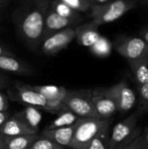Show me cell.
Wrapping results in <instances>:
<instances>
[{
	"mask_svg": "<svg viewBox=\"0 0 148 149\" xmlns=\"http://www.w3.org/2000/svg\"><path fill=\"white\" fill-rule=\"evenodd\" d=\"M108 133L109 131L97 135L85 149H107L109 140Z\"/></svg>",
	"mask_w": 148,
	"mask_h": 149,
	"instance_id": "obj_26",
	"label": "cell"
},
{
	"mask_svg": "<svg viewBox=\"0 0 148 149\" xmlns=\"http://www.w3.org/2000/svg\"><path fill=\"white\" fill-rule=\"evenodd\" d=\"M98 28L99 27L95 25L92 21L90 23L79 26L75 29V38H77V41L79 45L90 48L98 41V39L101 36L98 31Z\"/></svg>",
	"mask_w": 148,
	"mask_h": 149,
	"instance_id": "obj_14",
	"label": "cell"
},
{
	"mask_svg": "<svg viewBox=\"0 0 148 149\" xmlns=\"http://www.w3.org/2000/svg\"><path fill=\"white\" fill-rule=\"evenodd\" d=\"M29 149H65V147L43 137H38Z\"/></svg>",
	"mask_w": 148,
	"mask_h": 149,
	"instance_id": "obj_25",
	"label": "cell"
},
{
	"mask_svg": "<svg viewBox=\"0 0 148 149\" xmlns=\"http://www.w3.org/2000/svg\"><path fill=\"white\" fill-rule=\"evenodd\" d=\"M49 7V0H37L18 19L20 35L31 47H38L44 39V19Z\"/></svg>",
	"mask_w": 148,
	"mask_h": 149,
	"instance_id": "obj_1",
	"label": "cell"
},
{
	"mask_svg": "<svg viewBox=\"0 0 148 149\" xmlns=\"http://www.w3.org/2000/svg\"><path fill=\"white\" fill-rule=\"evenodd\" d=\"M38 131L31 128L20 117L18 113L10 116L4 124L0 127V134L3 136H17L25 134H34Z\"/></svg>",
	"mask_w": 148,
	"mask_h": 149,
	"instance_id": "obj_10",
	"label": "cell"
},
{
	"mask_svg": "<svg viewBox=\"0 0 148 149\" xmlns=\"http://www.w3.org/2000/svg\"><path fill=\"white\" fill-rule=\"evenodd\" d=\"M75 37L76 32L73 28H66L54 32L42 41L40 45L41 50L44 54L53 56L65 50L72 42Z\"/></svg>",
	"mask_w": 148,
	"mask_h": 149,
	"instance_id": "obj_7",
	"label": "cell"
},
{
	"mask_svg": "<svg viewBox=\"0 0 148 149\" xmlns=\"http://www.w3.org/2000/svg\"><path fill=\"white\" fill-rule=\"evenodd\" d=\"M51 9H52L56 13H58V15L67 17V18H72L74 20H79V12L74 10L73 9H72L71 7H69L67 4H65V3H63L61 0H54L51 3Z\"/></svg>",
	"mask_w": 148,
	"mask_h": 149,
	"instance_id": "obj_22",
	"label": "cell"
},
{
	"mask_svg": "<svg viewBox=\"0 0 148 149\" xmlns=\"http://www.w3.org/2000/svg\"><path fill=\"white\" fill-rule=\"evenodd\" d=\"M138 108L135 114L138 116V118H140L148 112V82L138 87Z\"/></svg>",
	"mask_w": 148,
	"mask_h": 149,
	"instance_id": "obj_23",
	"label": "cell"
},
{
	"mask_svg": "<svg viewBox=\"0 0 148 149\" xmlns=\"http://www.w3.org/2000/svg\"><path fill=\"white\" fill-rule=\"evenodd\" d=\"M44 111L51 113H60L65 110H68L64 101H47Z\"/></svg>",
	"mask_w": 148,
	"mask_h": 149,
	"instance_id": "obj_27",
	"label": "cell"
},
{
	"mask_svg": "<svg viewBox=\"0 0 148 149\" xmlns=\"http://www.w3.org/2000/svg\"><path fill=\"white\" fill-rule=\"evenodd\" d=\"M0 149H4V138L0 134Z\"/></svg>",
	"mask_w": 148,
	"mask_h": 149,
	"instance_id": "obj_35",
	"label": "cell"
},
{
	"mask_svg": "<svg viewBox=\"0 0 148 149\" xmlns=\"http://www.w3.org/2000/svg\"><path fill=\"white\" fill-rule=\"evenodd\" d=\"M5 84H6V80H5V79H3V77H1V76H0V90H1L3 87H4Z\"/></svg>",
	"mask_w": 148,
	"mask_h": 149,
	"instance_id": "obj_36",
	"label": "cell"
},
{
	"mask_svg": "<svg viewBox=\"0 0 148 149\" xmlns=\"http://www.w3.org/2000/svg\"><path fill=\"white\" fill-rule=\"evenodd\" d=\"M77 20L67 18V17L58 15L52 9H51V7H49V9L46 11L45 19H44V39L54 32L65 30L66 28H71V26Z\"/></svg>",
	"mask_w": 148,
	"mask_h": 149,
	"instance_id": "obj_12",
	"label": "cell"
},
{
	"mask_svg": "<svg viewBox=\"0 0 148 149\" xmlns=\"http://www.w3.org/2000/svg\"><path fill=\"white\" fill-rule=\"evenodd\" d=\"M38 93H39L47 101H64L67 89L64 86L54 85L31 86Z\"/></svg>",
	"mask_w": 148,
	"mask_h": 149,
	"instance_id": "obj_16",
	"label": "cell"
},
{
	"mask_svg": "<svg viewBox=\"0 0 148 149\" xmlns=\"http://www.w3.org/2000/svg\"><path fill=\"white\" fill-rule=\"evenodd\" d=\"M16 90L17 97L22 103L37 108H41L43 110L45 107L47 100L31 86L18 83L16 85Z\"/></svg>",
	"mask_w": 148,
	"mask_h": 149,
	"instance_id": "obj_11",
	"label": "cell"
},
{
	"mask_svg": "<svg viewBox=\"0 0 148 149\" xmlns=\"http://www.w3.org/2000/svg\"><path fill=\"white\" fill-rule=\"evenodd\" d=\"M139 4L138 0H113L105 4H94L90 10L92 22L98 27L113 23Z\"/></svg>",
	"mask_w": 148,
	"mask_h": 149,
	"instance_id": "obj_3",
	"label": "cell"
},
{
	"mask_svg": "<svg viewBox=\"0 0 148 149\" xmlns=\"http://www.w3.org/2000/svg\"><path fill=\"white\" fill-rule=\"evenodd\" d=\"M141 141H142V135L140 134L135 141H133L130 145H128L127 147L123 149H140L141 145Z\"/></svg>",
	"mask_w": 148,
	"mask_h": 149,
	"instance_id": "obj_30",
	"label": "cell"
},
{
	"mask_svg": "<svg viewBox=\"0 0 148 149\" xmlns=\"http://www.w3.org/2000/svg\"><path fill=\"white\" fill-rule=\"evenodd\" d=\"M141 135H142V141L140 149H148V127L145 128V130H142Z\"/></svg>",
	"mask_w": 148,
	"mask_h": 149,
	"instance_id": "obj_29",
	"label": "cell"
},
{
	"mask_svg": "<svg viewBox=\"0 0 148 149\" xmlns=\"http://www.w3.org/2000/svg\"><path fill=\"white\" fill-rule=\"evenodd\" d=\"M79 118L74 114L70 110H65L58 113V117L45 128V129H54L58 127H65L75 124Z\"/></svg>",
	"mask_w": 148,
	"mask_h": 149,
	"instance_id": "obj_20",
	"label": "cell"
},
{
	"mask_svg": "<svg viewBox=\"0 0 148 149\" xmlns=\"http://www.w3.org/2000/svg\"><path fill=\"white\" fill-rule=\"evenodd\" d=\"M138 2L140 4H144L148 6V0H138Z\"/></svg>",
	"mask_w": 148,
	"mask_h": 149,
	"instance_id": "obj_37",
	"label": "cell"
},
{
	"mask_svg": "<svg viewBox=\"0 0 148 149\" xmlns=\"http://www.w3.org/2000/svg\"><path fill=\"white\" fill-rule=\"evenodd\" d=\"M138 119L133 113L120 121L109 136L107 149H123L135 141L142 133V128L138 126Z\"/></svg>",
	"mask_w": 148,
	"mask_h": 149,
	"instance_id": "obj_4",
	"label": "cell"
},
{
	"mask_svg": "<svg viewBox=\"0 0 148 149\" xmlns=\"http://www.w3.org/2000/svg\"><path fill=\"white\" fill-rule=\"evenodd\" d=\"M92 100L101 119H110L118 112L117 104L109 93L108 87H96L92 90Z\"/></svg>",
	"mask_w": 148,
	"mask_h": 149,
	"instance_id": "obj_9",
	"label": "cell"
},
{
	"mask_svg": "<svg viewBox=\"0 0 148 149\" xmlns=\"http://www.w3.org/2000/svg\"><path fill=\"white\" fill-rule=\"evenodd\" d=\"M111 123L110 119L79 118L76 122L72 141L69 148L85 149L97 135L108 132Z\"/></svg>",
	"mask_w": 148,
	"mask_h": 149,
	"instance_id": "obj_2",
	"label": "cell"
},
{
	"mask_svg": "<svg viewBox=\"0 0 148 149\" xmlns=\"http://www.w3.org/2000/svg\"><path fill=\"white\" fill-rule=\"evenodd\" d=\"M75 127H76V123L72 126H68L65 127H58V128H54V129H44L42 134L40 135V137L49 139L63 147L69 148L72 141Z\"/></svg>",
	"mask_w": 148,
	"mask_h": 149,
	"instance_id": "obj_13",
	"label": "cell"
},
{
	"mask_svg": "<svg viewBox=\"0 0 148 149\" xmlns=\"http://www.w3.org/2000/svg\"><path fill=\"white\" fill-rule=\"evenodd\" d=\"M17 113L31 128L36 131L38 130V125L42 120V115L37 107L26 106V107L22 112Z\"/></svg>",
	"mask_w": 148,
	"mask_h": 149,
	"instance_id": "obj_19",
	"label": "cell"
},
{
	"mask_svg": "<svg viewBox=\"0 0 148 149\" xmlns=\"http://www.w3.org/2000/svg\"><path fill=\"white\" fill-rule=\"evenodd\" d=\"M140 37L142 38L148 44V26L143 27L140 31Z\"/></svg>",
	"mask_w": 148,
	"mask_h": 149,
	"instance_id": "obj_32",
	"label": "cell"
},
{
	"mask_svg": "<svg viewBox=\"0 0 148 149\" xmlns=\"http://www.w3.org/2000/svg\"><path fill=\"white\" fill-rule=\"evenodd\" d=\"M108 90L117 104L118 112L121 114L126 113L134 107L137 100L136 93L125 79L108 87Z\"/></svg>",
	"mask_w": 148,
	"mask_h": 149,
	"instance_id": "obj_8",
	"label": "cell"
},
{
	"mask_svg": "<svg viewBox=\"0 0 148 149\" xmlns=\"http://www.w3.org/2000/svg\"><path fill=\"white\" fill-rule=\"evenodd\" d=\"M64 103L79 118H99L92 100V89L67 91Z\"/></svg>",
	"mask_w": 148,
	"mask_h": 149,
	"instance_id": "obj_6",
	"label": "cell"
},
{
	"mask_svg": "<svg viewBox=\"0 0 148 149\" xmlns=\"http://www.w3.org/2000/svg\"><path fill=\"white\" fill-rule=\"evenodd\" d=\"M10 113L8 111L5 112H0V127L4 124V122L8 120V118L10 117Z\"/></svg>",
	"mask_w": 148,
	"mask_h": 149,
	"instance_id": "obj_31",
	"label": "cell"
},
{
	"mask_svg": "<svg viewBox=\"0 0 148 149\" xmlns=\"http://www.w3.org/2000/svg\"><path fill=\"white\" fill-rule=\"evenodd\" d=\"M131 72L138 87L148 82V58L128 62Z\"/></svg>",
	"mask_w": 148,
	"mask_h": 149,
	"instance_id": "obj_18",
	"label": "cell"
},
{
	"mask_svg": "<svg viewBox=\"0 0 148 149\" xmlns=\"http://www.w3.org/2000/svg\"><path fill=\"white\" fill-rule=\"evenodd\" d=\"M9 101L7 97L0 91V112H5L8 110Z\"/></svg>",
	"mask_w": 148,
	"mask_h": 149,
	"instance_id": "obj_28",
	"label": "cell"
},
{
	"mask_svg": "<svg viewBox=\"0 0 148 149\" xmlns=\"http://www.w3.org/2000/svg\"><path fill=\"white\" fill-rule=\"evenodd\" d=\"M113 47L127 62L148 58V44L140 37L120 35L116 38Z\"/></svg>",
	"mask_w": 148,
	"mask_h": 149,
	"instance_id": "obj_5",
	"label": "cell"
},
{
	"mask_svg": "<svg viewBox=\"0 0 148 149\" xmlns=\"http://www.w3.org/2000/svg\"><path fill=\"white\" fill-rule=\"evenodd\" d=\"M113 49V44L105 37L100 36L98 41L90 47L91 52L97 57L106 58L111 54Z\"/></svg>",
	"mask_w": 148,
	"mask_h": 149,
	"instance_id": "obj_21",
	"label": "cell"
},
{
	"mask_svg": "<svg viewBox=\"0 0 148 149\" xmlns=\"http://www.w3.org/2000/svg\"><path fill=\"white\" fill-rule=\"evenodd\" d=\"M69 7L78 12H86L91 10L92 3L91 0H61Z\"/></svg>",
	"mask_w": 148,
	"mask_h": 149,
	"instance_id": "obj_24",
	"label": "cell"
},
{
	"mask_svg": "<svg viewBox=\"0 0 148 149\" xmlns=\"http://www.w3.org/2000/svg\"><path fill=\"white\" fill-rule=\"evenodd\" d=\"M0 70L18 75H30L33 72L27 64L10 55L0 56Z\"/></svg>",
	"mask_w": 148,
	"mask_h": 149,
	"instance_id": "obj_15",
	"label": "cell"
},
{
	"mask_svg": "<svg viewBox=\"0 0 148 149\" xmlns=\"http://www.w3.org/2000/svg\"><path fill=\"white\" fill-rule=\"evenodd\" d=\"M3 55H10V56H14L12 52L10 50H9L8 48H6L5 46L2 45L0 44V56H3Z\"/></svg>",
	"mask_w": 148,
	"mask_h": 149,
	"instance_id": "obj_33",
	"label": "cell"
},
{
	"mask_svg": "<svg viewBox=\"0 0 148 149\" xmlns=\"http://www.w3.org/2000/svg\"><path fill=\"white\" fill-rule=\"evenodd\" d=\"M92 3V5L94 4H98V5H100V4H105L106 3H109L113 0H91Z\"/></svg>",
	"mask_w": 148,
	"mask_h": 149,
	"instance_id": "obj_34",
	"label": "cell"
},
{
	"mask_svg": "<svg viewBox=\"0 0 148 149\" xmlns=\"http://www.w3.org/2000/svg\"><path fill=\"white\" fill-rule=\"evenodd\" d=\"M0 2H1V0H0Z\"/></svg>",
	"mask_w": 148,
	"mask_h": 149,
	"instance_id": "obj_38",
	"label": "cell"
},
{
	"mask_svg": "<svg viewBox=\"0 0 148 149\" xmlns=\"http://www.w3.org/2000/svg\"><path fill=\"white\" fill-rule=\"evenodd\" d=\"M39 136L37 134L4 138V149H29Z\"/></svg>",
	"mask_w": 148,
	"mask_h": 149,
	"instance_id": "obj_17",
	"label": "cell"
}]
</instances>
